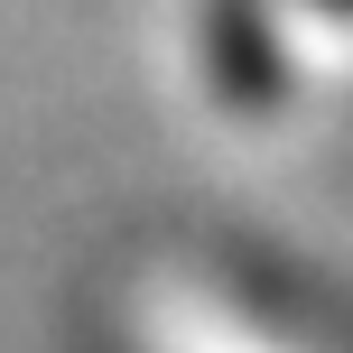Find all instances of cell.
<instances>
[{
	"label": "cell",
	"mask_w": 353,
	"mask_h": 353,
	"mask_svg": "<svg viewBox=\"0 0 353 353\" xmlns=\"http://www.w3.org/2000/svg\"><path fill=\"white\" fill-rule=\"evenodd\" d=\"M56 353H353V279L279 232L159 214L74 270Z\"/></svg>",
	"instance_id": "cell-1"
},
{
	"label": "cell",
	"mask_w": 353,
	"mask_h": 353,
	"mask_svg": "<svg viewBox=\"0 0 353 353\" xmlns=\"http://www.w3.org/2000/svg\"><path fill=\"white\" fill-rule=\"evenodd\" d=\"M186 121L251 159L353 140V0H149Z\"/></svg>",
	"instance_id": "cell-2"
}]
</instances>
